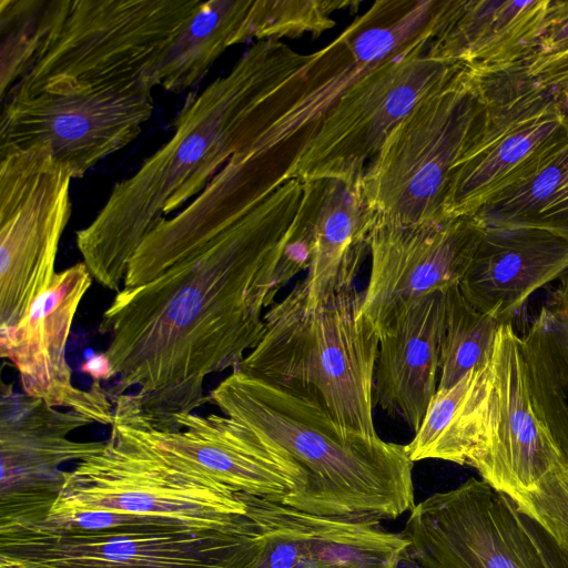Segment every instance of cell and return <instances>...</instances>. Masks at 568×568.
I'll return each mask as SVG.
<instances>
[{
  "label": "cell",
  "instance_id": "8992f818",
  "mask_svg": "<svg viewBox=\"0 0 568 568\" xmlns=\"http://www.w3.org/2000/svg\"><path fill=\"white\" fill-rule=\"evenodd\" d=\"M485 118L479 75L464 67L419 101L390 132L361 179L374 225L445 220L454 168L480 134Z\"/></svg>",
  "mask_w": 568,
  "mask_h": 568
},
{
  "label": "cell",
  "instance_id": "2e32d148",
  "mask_svg": "<svg viewBox=\"0 0 568 568\" xmlns=\"http://www.w3.org/2000/svg\"><path fill=\"white\" fill-rule=\"evenodd\" d=\"M93 422L61 412L42 399L0 385V525L45 518L63 484L68 462L100 452L105 442H75L68 435Z\"/></svg>",
  "mask_w": 568,
  "mask_h": 568
},
{
  "label": "cell",
  "instance_id": "ba28073f",
  "mask_svg": "<svg viewBox=\"0 0 568 568\" xmlns=\"http://www.w3.org/2000/svg\"><path fill=\"white\" fill-rule=\"evenodd\" d=\"M200 1L57 0L38 55L11 92L29 93L57 79L151 82L155 64Z\"/></svg>",
  "mask_w": 568,
  "mask_h": 568
},
{
  "label": "cell",
  "instance_id": "ffe728a7",
  "mask_svg": "<svg viewBox=\"0 0 568 568\" xmlns=\"http://www.w3.org/2000/svg\"><path fill=\"white\" fill-rule=\"evenodd\" d=\"M446 290L403 304L379 334L373 399L415 433L435 396L440 374Z\"/></svg>",
  "mask_w": 568,
  "mask_h": 568
},
{
  "label": "cell",
  "instance_id": "277c9868",
  "mask_svg": "<svg viewBox=\"0 0 568 568\" xmlns=\"http://www.w3.org/2000/svg\"><path fill=\"white\" fill-rule=\"evenodd\" d=\"M362 300L352 286L310 302L297 282L266 311L258 343L235 369L314 400L348 432L379 438L373 419L379 335Z\"/></svg>",
  "mask_w": 568,
  "mask_h": 568
},
{
  "label": "cell",
  "instance_id": "4316f807",
  "mask_svg": "<svg viewBox=\"0 0 568 568\" xmlns=\"http://www.w3.org/2000/svg\"><path fill=\"white\" fill-rule=\"evenodd\" d=\"M473 216L484 226L535 227L568 240V142L536 172L491 197Z\"/></svg>",
  "mask_w": 568,
  "mask_h": 568
},
{
  "label": "cell",
  "instance_id": "5bb4252c",
  "mask_svg": "<svg viewBox=\"0 0 568 568\" xmlns=\"http://www.w3.org/2000/svg\"><path fill=\"white\" fill-rule=\"evenodd\" d=\"M112 402L110 426L236 494L282 503L304 486L305 474L292 457L232 417L187 413L158 424L149 419L131 393Z\"/></svg>",
  "mask_w": 568,
  "mask_h": 568
},
{
  "label": "cell",
  "instance_id": "3957f363",
  "mask_svg": "<svg viewBox=\"0 0 568 568\" xmlns=\"http://www.w3.org/2000/svg\"><path fill=\"white\" fill-rule=\"evenodd\" d=\"M232 417L284 450L305 474L282 504L325 517L382 521L415 504L405 445L338 426L314 400L234 369L209 394Z\"/></svg>",
  "mask_w": 568,
  "mask_h": 568
},
{
  "label": "cell",
  "instance_id": "7402d4cb",
  "mask_svg": "<svg viewBox=\"0 0 568 568\" xmlns=\"http://www.w3.org/2000/svg\"><path fill=\"white\" fill-rule=\"evenodd\" d=\"M550 0H452L427 54L478 73L525 62L545 30Z\"/></svg>",
  "mask_w": 568,
  "mask_h": 568
},
{
  "label": "cell",
  "instance_id": "6da1fadb",
  "mask_svg": "<svg viewBox=\"0 0 568 568\" xmlns=\"http://www.w3.org/2000/svg\"><path fill=\"white\" fill-rule=\"evenodd\" d=\"M304 192L291 179L233 220L182 226L164 217L152 227L99 325L111 399L133 389L158 423L210 402L205 378L239 366L277 293L307 270L297 232Z\"/></svg>",
  "mask_w": 568,
  "mask_h": 568
},
{
  "label": "cell",
  "instance_id": "ac0fdd59",
  "mask_svg": "<svg viewBox=\"0 0 568 568\" xmlns=\"http://www.w3.org/2000/svg\"><path fill=\"white\" fill-rule=\"evenodd\" d=\"M473 215L416 225L375 224L362 313L378 335L406 302L458 285L481 239Z\"/></svg>",
  "mask_w": 568,
  "mask_h": 568
},
{
  "label": "cell",
  "instance_id": "5b68a950",
  "mask_svg": "<svg viewBox=\"0 0 568 568\" xmlns=\"http://www.w3.org/2000/svg\"><path fill=\"white\" fill-rule=\"evenodd\" d=\"M413 463L468 465L510 498L532 489L568 462L537 417L521 338L501 324L487 359L471 372L453 413L410 453Z\"/></svg>",
  "mask_w": 568,
  "mask_h": 568
},
{
  "label": "cell",
  "instance_id": "f546056e",
  "mask_svg": "<svg viewBox=\"0 0 568 568\" xmlns=\"http://www.w3.org/2000/svg\"><path fill=\"white\" fill-rule=\"evenodd\" d=\"M359 2L349 0H252L243 27V43L276 40L305 33L320 36L332 29L333 14Z\"/></svg>",
  "mask_w": 568,
  "mask_h": 568
},
{
  "label": "cell",
  "instance_id": "d6a6232c",
  "mask_svg": "<svg viewBox=\"0 0 568 568\" xmlns=\"http://www.w3.org/2000/svg\"><path fill=\"white\" fill-rule=\"evenodd\" d=\"M565 52H568V0H550L545 30L531 57H554Z\"/></svg>",
  "mask_w": 568,
  "mask_h": 568
},
{
  "label": "cell",
  "instance_id": "d4e9b609",
  "mask_svg": "<svg viewBox=\"0 0 568 568\" xmlns=\"http://www.w3.org/2000/svg\"><path fill=\"white\" fill-rule=\"evenodd\" d=\"M252 0L200 1L151 73V82L181 92L196 84L223 52L243 43Z\"/></svg>",
  "mask_w": 568,
  "mask_h": 568
},
{
  "label": "cell",
  "instance_id": "1f68e13d",
  "mask_svg": "<svg viewBox=\"0 0 568 568\" xmlns=\"http://www.w3.org/2000/svg\"><path fill=\"white\" fill-rule=\"evenodd\" d=\"M528 73L547 89L568 119V52L554 57H531Z\"/></svg>",
  "mask_w": 568,
  "mask_h": 568
},
{
  "label": "cell",
  "instance_id": "603a6c76",
  "mask_svg": "<svg viewBox=\"0 0 568 568\" xmlns=\"http://www.w3.org/2000/svg\"><path fill=\"white\" fill-rule=\"evenodd\" d=\"M305 182L308 210V267L303 278L310 302L355 286L369 255L374 220L359 182L311 180Z\"/></svg>",
  "mask_w": 568,
  "mask_h": 568
},
{
  "label": "cell",
  "instance_id": "e0dca14e",
  "mask_svg": "<svg viewBox=\"0 0 568 568\" xmlns=\"http://www.w3.org/2000/svg\"><path fill=\"white\" fill-rule=\"evenodd\" d=\"M91 284L84 262L58 272L17 324L0 328V356L18 371L26 395L111 425L114 405L109 392L100 382L88 390L75 387L67 362L71 326Z\"/></svg>",
  "mask_w": 568,
  "mask_h": 568
},
{
  "label": "cell",
  "instance_id": "e575fe53",
  "mask_svg": "<svg viewBox=\"0 0 568 568\" xmlns=\"http://www.w3.org/2000/svg\"><path fill=\"white\" fill-rule=\"evenodd\" d=\"M80 371L88 374L92 382L109 381L112 378V367L105 352L93 355L80 365Z\"/></svg>",
  "mask_w": 568,
  "mask_h": 568
},
{
  "label": "cell",
  "instance_id": "836d02e7",
  "mask_svg": "<svg viewBox=\"0 0 568 568\" xmlns=\"http://www.w3.org/2000/svg\"><path fill=\"white\" fill-rule=\"evenodd\" d=\"M532 526L546 567L568 568V552L560 549L535 523H532Z\"/></svg>",
  "mask_w": 568,
  "mask_h": 568
},
{
  "label": "cell",
  "instance_id": "8fae6325",
  "mask_svg": "<svg viewBox=\"0 0 568 568\" xmlns=\"http://www.w3.org/2000/svg\"><path fill=\"white\" fill-rule=\"evenodd\" d=\"M428 48L356 77L323 115L287 181L359 182L390 132L419 101L447 84L463 68L430 58Z\"/></svg>",
  "mask_w": 568,
  "mask_h": 568
},
{
  "label": "cell",
  "instance_id": "cb8c5ba5",
  "mask_svg": "<svg viewBox=\"0 0 568 568\" xmlns=\"http://www.w3.org/2000/svg\"><path fill=\"white\" fill-rule=\"evenodd\" d=\"M520 338L534 410L568 460V272Z\"/></svg>",
  "mask_w": 568,
  "mask_h": 568
},
{
  "label": "cell",
  "instance_id": "9c48e42d",
  "mask_svg": "<svg viewBox=\"0 0 568 568\" xmlns=\"http://www.w3.org/2000/svg\"><path fill=\"white\" fill-rule=\"evenodd\" d=\"M153 84H89L51 80L29 93L11 92L0 116V154L45 145L73 178L123 149L153 112Z\"/></svg>",
  "mask_w": 568,
  "mask_h": 568
},
{
  "label": "cell",
  "instance_id": "f1b7e54d",
  "mask_svg": "<svg viewBox=\"0 0 568 568\" xmlns=\"http://www.w3.org/2000/svg\"><path fill=\"white\" fill-rule=\"evenodd\" d=\"M57 0H0V97L4 101L32 67Z\"/></svg>",
  "mask_w": 568,
  "mask_h": 568
},
{
  "label": "cell",
  "instance_id": "7c38bea8",
  "mask_svg": "<svg viewBox=\"0 0 568 568\" xmlns=\"http://www.w3.org/2000/svg\"><path fill=\"white\" fill-rule=\"evenodd\" d=\"M251 557L248 518L214 531L0 525V568H247Z\"/></svg>",
  "mask_w": 568,
  "mask_h": 568
},
{
  "label": "cell",
  "instance_id": "d6986e66",
  "mask_svg": "<svg viewBox=\"0 0 568 568\" xmlns=\"http://www.w3.org/2000/svg\"><path fill=\"white\" fill-rule=\"evenodd\" d=\"M251 523L247 568H398L408 542L381 521L308 514L241 494Z\"/></svg>",
  "mask_w": 568,
  "mask_h": 568
},
{
  "label": "cell",
  "instance_id": "30bf717a",
  "mask_svg": "<svg viewBox=\"0 0 568 568\" xmlns=\"http://www.w3.org/2000/svg\"><path fill=\"white\" fill-rule=\"evenodd\" d=\"M478 75L485 123L454 168L446 219L474 215L491 197L536 172L568 142V119L552 94L528 73L526 62Z\"/></svg>",
  "mask_w": 568,
  "mask_h": 568
},
{
  "label": "cell",
  "instance_id": "44dd1931",
  "mask_svg": "<svg viewBox=\"0 0 568 568\" xmlns=\"http://www.w3.org/2000/svg\"><path fill=\"white\" fill-rule=\"evenodd\" d=\"M568 272V240L535 227L484 226L458 286L478 311L513 323L529 296Z\"/></svg>",
  "mask_w": 568,
  "mask_h": 568
},
{
  "label": "cell",
  "instance_id": "83f0119b",
  "mask_svg": "<svg viewBox=\"0 0 568 568\" xmlns=\"http://www.w3.org/2000/svg\"><path fill=\"white\" fill-rule=\"evenodd\" d=\"M500 324L475 308L459 286L446 290L445 327L437 390L457 384L489 356Z\"/></svg>",
  "mask_w": 568,
  "mask_h": 568
},
{
  "label": "cell",
  "instance_id": "4fadbf2b",
  "mask_svg": "<svg viewBox=\"0 0 568 568\" xmlns=\"http://www.w3.org/2000/svg\"><path fill=\"white\" fill-rule=\"evenodd\" d=\"M71 180L45 145L0 154V328L17 324L57 274Z\"/></svg>",
  "mask_w": 568,
  "mask_h": 568
},
{
  "label": "cell",
  "instance_id": "52a82bcc",
  "mask_svg": "<svg viewBox=\"0 0 568 568\" xmlns=\"http://www.w3.org/2000/svg\"><path fill=\"white\" fill-rule=\"evenodd\" d=\"M85 513L166 517L201 531L234 530L247 520L241 494L134 443L114 426L100 452L64 470L42 520Z\"/></svg>",
  "mask_w": 568,
  "mask_h": 568
},
{
  "label": "cell",
  "instance_id": "484cf974",
  "mask_svg": "<svg viewBox=\"0 0 568 568\" xmlns=\"http://www.w3.org/2000/svg\"><path fill=\"white\" fill-rule=\"evenodd\" d=\"M450 0H379L344 31L356 62L375 67L429 47Z\"/></svg>",
  "mask_w": 568,
  "mask_h": 568
},
{
  "label": "cell",
  "instance_id": "7a4b0ae2",
  "mask_svg": "<svg viewBox=\"0 0 568 568\" xmlns=\"http://www.w3.org/2000/svg\"><path fill=\"white\" fill-rule=\"evenodd\" d=\"M276 40L256 41L227 74L191 94L173 134L130 178L114 184L77 246L92 278L120 291L145 235L197 196L239 152L248 149L294 102L290 81L312 62Z\"/></svg>",
  "mask_w": 568,
  "mask_h": 568
},
{
  "label": "cell",
  "instance_id": "9a60e30c",
  "mask_svg": "<svg viewBox=\"0 0 568 568\" xmlns=\"http://www.w3.org/2000/svg\"><path fill=\"white\" fill-rule=\"evenodd\" d=\"M402 535L408 568H547L532 523L474 477L416 504Z\"/></svg>",
  "mask_w": 568,
  "mask_h": 568
},
{
  "label": "cell",
  "instance_id": "4dcf8cb0",
  "mask_svg": "<svg viewBox=\"0 0 568 568\" xmlns=\"http://www.w3.org/2000/svg\"><path fill=\"white\" fill-rule=\"evenodd\" d=\"M511 499L523 515L568 552V468L552 471Z\"/></svg>",
  "mask_w": 568,
  "mask_h": 568
}]
</instances>
